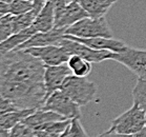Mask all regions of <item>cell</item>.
I'll use <instances>...</instances> for the list:
<instances>
[{"mask_svg": "<svg viewBox=\"0 0 146 137\" xmlns=\"http://www.w3.org/2000/svg\"><path fill=\"white\" fill-rule=\"evenodd\" d=\"M44 73L45 64L24 50H13L1 55L0 80L35 86L44 84Z\"/></svg>", "mask_w": 146, "mask_h": 137, "instance_id": "6da1fadb", "label": "cell"}, {"mask_svg": "<svg viewBox=\"0 0 146 137\" xmlns=\"http://www.w3.org/2000/svg\"><path fill=\"white\" fill-rule=\"evenodd\" d=\"M1 97L13 101L18 109H34L39 110L46 100L45 84H20L16 81L0 80Z\"/></svg>", "mask_w": 146, "mask_h": 137, "instance_id": "7a4b0ae2", "label": "cell"}, {"mask_svg": "<svg viewBox=\"0 0 146 137\" xmlns=\"http://www.w3.org/2000/svg\"><path fill=\"white\" fill-rule=\"evenodd\" d=\"M60 90L68 95L80 107L93 101L97 93V87L93 81L88 80L86 77H79L74 74L65 78Z\"/></svg>", "mask_w": 146, "mask_h": 137, "instance_id": "3957f363", "label": "cell"}, {"mask_svg": "<svg viewBox=\"0 0 146 137\" xmlns=\"http://www.w3.org/2000/svg\"><path fill=\"white\" fill-rule=\"evenodd\" d=\"M65 35H72L81 38H95V37L113 38V32L107 23L105 16L100 18L86 17L67 27Z\"/></svg>", "mask_w": 146, "mask_h": 137, "instance_id": "277c9868", "label": "cell"}, {"mask_svg": "<svg viewBox=\"0 0 146 137\" xmlns=\"http://www.w3.org/2000/svg\"><path fill=\"white\" fill-rule=\"evenodd\" d=\"M145 124L146 112L133 104L129 110H127L111 121L110 130L118 133L133 135L142 130Z\"/></svg>", "mask_w": 146, "mask_h": 137, "instance_id": "5b68a950", "label": "cell"}, {"mask_svg": "<svg viewBox=\"0 0 146 137\" xmlns=\"http://www.w3.org/2000/svg\"><path fill=\"white\" fill-rule=\"evenodd\" d=\"M41 109L55 112L67 119L81 118L80 106L61 90H58L52 94Z\"/></svg>", "mask_w": 146, "mask_h": 137, "instance_id": "8992f818", "label": "cell"}, {"mask_svg": "<svg viewBox=\"0 0 146 137\" xmlns=\"http://www.w3.org/2000/svg\"><path fill=\"white\" fill-rule=\"evenodd\" d=\"M111 60L118 61L129 69L138 78L146 79V50H137L127 47L121 53H113Z\"/></svg>", "mask_w": 146, "mask_h": 137, "instance_id": "52a82bcc", "label": "cell"}, {"mask_svg": "<svg viewBox=\"0 0 146 137\" xmlns=\"http://www.w3.org/2000/svg\"><path fill=\"white\" fill-rule=\"evenodd\" d=\"M60 45H62L68 52L70 56L77 55V56L82 57L85 60L90 61L92 63L93 62L94 63H98V62H102L106 59H110V57L113 55V52H110V51L94 50V49L81 43L79 41L67 39V38H63Z\"/></svg>", "mask_w": 146, "mask_h": 137, "instance_id": "ba28073f", "label": "cell"}, {"mask_svg": "<svg viewBox=\"0 0 146 137\" xmlns=\"http://www.w3.org/2000/svg\"><path fill=\"white\" fill-rule=\"evenodd\" d=\"M25 52L42 61L45 65H60L67 63L70 55L62 45H46L25 49Z\"/></svg>", "mask_w": 146, "mask_h": 137, "instance_id": "9c48e42d", "label": "cell"}, {"mask_svg": "<svg viewBox=\"0 0 146 137\" xmlns=\"http://www.w3.org/2000/svg\"><path fill=\"white\" fill-rule=\"evenodd\" d=\"M66 29L54 27L48 32H37L34 34L29 40L17 47L16 50H25L30 47H46V45H60L61 41L65 35Z\"/></svg>", "mask_w": 146, "mask_h": 137, "instance_id": "30bf717a", "label": "cell"}, {"mask_svg": "<svg viewBox=\"0 0 146 137\" xmlns=\"http://www.w3.org/2000/svg\"><path fill=\"white\" fill-rule=\"evenodd\" d=\"M70 74L73 73L67 63L60 65H45L44 84L46 88V99L56 91L61 89L65 78Z\"/></svg>", "mask_w": 146, "mask_h": 137, "instance_id": "8fae6325", "label": "cell"}, {"mask_svg": "<svg viewBox=\"0 0 146 137\" xmlns=\"http://www.w3.org/2000/svg\"><path fill=\"white\" fill-rule=\"evenodd\" d=\"M63 38L73 39L92 47L94 50H106L113 53H121L127 47V45L121 40L115 38H106V37H95V38H81V37L72 36V35H64Z\"/></svg>", "mask_w": 146, "mask_h": 137, "instance_id": "7c38bea8", "label": "cell"}, {"mask_svg": "<svg viewBox=\"0 0 146 137\" xmlns=\"http://www.w3.org/2000/svg\"><path fill=\"white\" fill-rule=\"evenodd\" d=\"M86 17H90L88 13L84 10L78 1H74L67 4L62 15L59 17L58 20L55 21V27L62 29V27H70L78 21L82 20Z\"/></svg>", "mask_w": 146, "mask_h": 137, "instance_id": "4fadbf2b", "label": "cell"}, {"mask_svg": "<svg viewBox=\"0 0 146 137\" xmlns=\"http://www.w3.org/2000/svg\"><path fill=\"white\" fill-rule=\"evenodd\" d=\"M33 27L37 32H48L55 27V0L46 1L34 21Z\"/></svg>", "mask_w": 146, "mask_h": 137, "instance_id": "5bb4252c", "label": "cell"}, {"mask_svg": "<svg viewBox=\"0 0 146 137\" xmlns=\"http://www.w3.org/2000/svg\"><path fill=\"white\" fill-rule=\"evenodd\" d=\"M67 118L61 116L59 114L52 112V111H45L42 109L36 110L32 115L25 118L22 122L25 124L27 127H30L33 130H36L39 127L43 126L48 122H54V121H60V120H65Z\"/></svg>", "mask_w": 146, "mask_h": 137, "instance_id": "9a60e30c", "label": "cell"}, {"mask_svg": "<svg viewBox=\"0 0 146 137\" xmlns=\"http://www.w3.org/2000/svg\"><path fill=\"white\" fill-rule=\"evenodd\" d=\"M36 33H37L36 29L32 25V27H27V29L21 31L19 33L12 35L11 37L7 38V40L2 41V42L0 43V54L3 55V54L7 53V52L16 50L19 45L24 43L27 40H29L31 37Z\"/></svg>", "mask_w": 146, "mask_h": 137, "instance_id": "2e32d148", "label": "cell"}, {"mask_svg": "<svg viewBox=\"0 0 146 137\" xmlns=\"http://www.w3.org/2000/svg\"><path fill=\"white\" fill-rule=\"evenodd\" d=\"M35 111L36 110H34V109H19V110L13 111L10 113L2 114V115H0V128L12 130L15 126L22 122Z\"/></svg>", "mask_w": 146, "mask_h": 137, "instance_id": "e0dca14e", "label": "cell"}, {"mask_svg": "<svg viewBox=\"0 0 146 137\" xmlns=\"http://www.w3.org/2000/svg\"><path fill=\"white\" fill-rule=\"evenodd\" d=\"M70 120L72 119L48 122L34 130V133L37 137H59L68 127Z\"/></svg>", "mask_w": 146, "mask_h": 137, "instance_id": "ac0fdd59", "label": "cell"}, {"mask_svg": "<svg viewBox=\"0 0 146 137\" xmlns=\"http://www.w3.org/2000/svg\"><path fill=\"white\" fill-rule=\"evenodd\" d=\"M67 65L72 70V73L79 77H86L92 71V62L77 55H72L67 61Z\"/></svg>", "mask_w": 146, "mask_h": 137, "instance_id": "d6986e66", "label": "cell"}, {"mask_svg": "<svg viewBox=\"0 0 146 137\" xmlns=\"http://www.w3.org/2000/svg\"><path fill=\"white\" fill-rule=\"evenodd\" d=\"M37 16H38V13L34 9L25 14H21V15H17V16L14 15V20H13L14 34L19 33L21 31L32 27L34 21L36 20Z\"/></svg>", "mask_w": 146, "mask_h": 137, "instance_id": "ffe728a7", "label": "cell"}, {"mask_svg": "<svg viewBox=\"0 0 146 137\" xmlns=\"http://www.w3.org/2000/svg\"><path fill=\"white\" fill-rule=\"evenodd\" d=\"M133 104L146 112V79L138 78L133 90Z\"/></svg>", "mask_w": 146, "mask_h": 137, "instance_id": "44dd1931", "label": "cell"}, {"mask_svg": "<svg viewBox=\"0 0 146 137\" xmlns=\"http://www.w3.org/2000/svg\"><path fill=\"white\" fill-rule=\"evenodd\" d=\"M76 1L81 4V7L86 11L92 18H100L105 16V14L108 11V9L102 7L96 0H76Z\"/></svg>", "mask_w": 146, "mask_h": 137, "instance_id": "7402d4cb", "label": "cell"}, {"mask_svg": "<svg viewBox=\"0 0 146 137\" xmlns=\"http://www.w3.org/2000/svg\"><path fill=\"white\" fill-rule=\"evenodd\" d=\"M59 137H88L85 130L83 129L80 118H74L70 120V124L65 129L63 133Z\"/></svg>", "mask_w": 146, "mask_h": 137, "instance_id": "603a6c76", "label": "cell"}, {"mask_svg": "<svg viewBox=\"0 0 146 137\" xmlns=\"http://www.w3.org/2000/svg\"><path fill=\"white\" fill-rule=\"evenodd\" d=\"M13 14H7L0 18V41L7 40L14 34L13 32Z\"/></svg>", "mask_w": 146, "mask_h": 137, "instance_id": "cb8c5ba5", "label": "cell"}, {"mask_svg": "<svg viewBox=\"0 0 146 137\" xmlns=\"http://www.w3.org/2000/svg\"><path fill=\"white\" fill-rule=\"evenodd\" d=\"M10 14H13L15 16L25 14L34 9V2L29 0H14L10 3Z\"/></svg>", "mask_w": 146, "mask_h": 137, "instance_id": "d4e9b609", "label": "cell"}, {"mask_svg": "<svg viewBox=\"0 0 146 137\" xmlns=\"http://www.w3.org/2000/svg\"><path fill=\"white\" fill-rule=\"evenodd\" d=\"M11 137H37L34 130L23 122H20L11 130Z\"/></svg>", "mask_w": 146, "mask_h": 137, "instance_id": "484cf974", "label": "cell"}, {"mask_svg": "<svg viewBox=\"0 0 146 137\" xmlns=\"http://www.w3.org/2000/svg\"><path fill=\"white\" fill-rule=\"evenodd\" d=\"M17 110H19V109L14 104L13 101H11L10 99H7L4 97L0 98V115L10 113V112H13V111H17Z\"/></svg>", "mask_w": 146, "mask_h": 137, "instance_id": "4316f807", "label": "cell"}, {"mask_svg": "<svg viewBox=\"0 0 146 137\" xmlns=\"http://www.w3.org/2000/svg\"><path fill=\"white\" fill-rule=\"evenodd\" d=\"M98 137H133V135H128V134H122V133H118V132H115V131L111 130H107L106 132L100 134Z\"/></svg>", "mask_w": 146, "mask_h": 137, "instance_id": "83f0119b", "label": "cell"}, {"mask_svg": "<svg viewBox=\"0 0 146 137\" xmlns=\"http://www.w3.org/2000/svg\"><path fill=\"white\" fill-rule=\"evenodd\" d=\"M10 11H11L10 3H7V2H3V1H0V15H1V17L4 16V15L10 14Z\"/></svg>", "mask_w": 146, "mask_h": 137, "instance_id": "f1b7e54d", "label": "cell"}, {"mask_svg": "<svg viewBox=\"0 0 146 137\" xmlns=\"http://www.w3.org/2000/svg\"><path fill=\"white\" fill-rule=\"evenodd\" d=\"M96 1L99 4H101L102 7H104L105 9H108V10H110V7H111L115 2H117V0H96Z\"/></svg>", "mask_w": 146, "mask_h": 137, "instance_id": "f546056e", "label": "cell"}, {"mask_svg": "<svg viewBox=\"0 0 146 137\" xmlns=\"http://www.w3.org/2000/svg\"><path fill=\"white\" fill-rule=\"evenodd\" d=\"M0 137H11V130L0 129Z\"/></svg>", "mask_w": 146, "mask_h": 137, "instance_id": "4dcf8cb0", "label": "cell"}, {"mask_svg": "<svg viewBox=\"0 0 146 137\" xmlns=\"http://www.w3.org/2000/svg\"><path fill=\"white\" fill-rule=\"evenodd\" d=\"M133 137H146V127H144L141 131H139L138 133L133 134Z\"/></svg>", "mask_w": 146, "mask_h": 137, "instance_id": "1f68e13d", "label": "cell"}, {"mask_svg": "<svg viewBox=\"0 0 146 137\" xmlns=\"http://www.w3.org/2000/svg\"><path fill=\"white\" fill-rule=\"evenodd\" d=\"M0 1H3V2H7V3H11L14 0H0Z\"/></svg>", "mask_w": 146, "mask_h": 137, "instance_id": "d6a6232c", "label": "cell"}, {"mask_svg": "<svg viewBox=\"0 0 146 137\" xmlns=\"http://www.w3.org/2000/svg\"><path fill=\"white\" fill-rule=\"evenodd\" d=\"M68 1V3H70V2H74V1H76V0H67Z\"/></svg>", "mask_w": 146, "mask_h": 137, "instance_id": "836d02e7", "label": "cell"}, {"mask_svg": "<svg viewBox=\"0 0 146 137\" xmlns=\"http://www.w3.org/2000/svg\"><path fill=\"white\" fill-rule=\"evenodd\" d=\"M29 1H34V0H29Z\"/></svg>", "mask_w": 146, "mask_h": 137, "instance_id": "e575fe53", "label": "cell"}, {"mask_svg": "<svg viewBox=\"0 0 146 137\" xmlns=\"http://www.w3.org/2000/svg\"><path fill=\"white\" fill-rule=\"evenodd\" d=\"M145 127H146V124H145Z\"/></svg>", "mask_w": 146, "mask_h": 137, "instance_id": "d590c367", "label": "cell"}, {"mask_svg": "<svg viewBox=\"0 0 146 137\" xmlns=\"http://www.w3.org/2000/svg\"><path fill=\"white\" fill-rule=\"evenodd\" d=\"M47 1H48V0H47Z\"/></svg>", "mask_w": 146, "mask_h": 137, "instance_id": "8d00e7d4", "label": "cell"}, {"mask_svg": "<svg viewBox=\"0 0 146 137\" xmlns=\"http://www.w3.org/2000/svg\"><path fill=\"white\" fill-rule=\"evenodd\" d=\"M97 137H98V136H97Z\"/></svg>", "mask_w": 146, "mask_h": 137, "instance_id": "74e56055", "label": "cell"}]
</instances>
